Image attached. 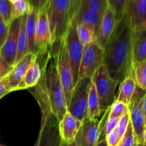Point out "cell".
Listing matches in <instances>:
<instances>
[{"label": "cell", "mask_w": 146, "mask_h": 146, "mask_svg": "<svg viewBox=\"0 0 146 146\" xmlns=\"http://www.w3.org/2000/svg\"><path fill=\"white\" fill-rule=\"evenodd\" d=\"M37 10L31 7L29 12L27 14L26 20V34L28 41L29 52L36 54L35 30Z\"/></svg>", "instance_id": "cell-22"}, {"label": "cell", "mask_w": 146, "mask_h": 146, "mask_svg": "<svg viewBox=\"0 0 146 146\" xmlns=\"http://www.w3.org/2000/svg\"><path fill=\"white\" fill-rule=\"evenodd\" d=\"M41 146H61L58 131V121L53 114L50 115L45 125L40 128Z\"/></svg>", "instance_id": "cell-20"}, {"label": "cell", "mask_w": 146, "mask_h": 146, "mask_svg": "<svg viewBox=\"0 0 146 146\" xmlns=\"http://www.w3.org/2000/svg\"><path fill=\"white\" fill-rule=\"evenodd\" d=\"M95 86L101 113L109 109L115 101V90L118 84L108 72L105 64H103L91 78Z\"/></svg>", "instance_id": "cell-5"}, {"label": "cell", "mask_w": 146, "mask_h": 146, "mask_svg": "<svg viewBox=\"0 0 146 146\" xmlns=\"http://www.w3.org/2000/svg\"><path fill=\"white\" fill-rule=\"evenodd\" d=\"M30 3V5L31 7H33L35 9L38 10L39 9V4L40 0H29Z\"/></svg>", "instance_id": "cell-41"}, {"label": "cell", "mask_w": 146, "mask_h": 146, "mask_svg": "<svg viewBox=\"0 0 146 146\" xmlns=\"http://www.w3.org/2000/svg\"><path fill=\"white\" fill-rule=\"evenodd\" d=\"M61 146H81V145H80V143H79V140H78V138L76 136L75 141L70 144H66L61 141Z\"/></svg>", "instance_id": "cell-40"}, {"label": "cell", "mask_w": 146, "mask_h": 146, "mask_svg": "<svg viewBox=\"0 0 146 146\" xmlns=\"http://www.w3.org/2000/svg\"><path fill=\"white\" fill-rule=\"evenodd\" d=\"M119 93L117 96V101L122 102L126 106H129L135 93L136 85L133 76L125 78L120 84Z\"/></svg>", "instance_id": "cell-23"}, {"label": "cell", "mask_w": 146, "mask_h": 146, "mask_svg": "<svg viewBox=\"0 0 146 146\" xmlns=\"http://www.w3.org/2000/svg\"><path fill=\"white\" fill-rule=\"evenodd\" d=\"M105 141L108 146H118L121 138L115 129L106 136Z\"/></svg>", "instance_id": "cell-36"}, {"label": "cell", "mask_w": 146, "mask_h": 146, "mask_svg": "<svg viewBox=\"0 0 146 146\" xmlns=\"http://www.w3.org/2000/svg\"><path fill=\"white\" fill-rule=\"evenodd\" d=\"M115 17L113 11L107 6L103 15L101 26L95 40L102 48H105L115 29Z\"/></svg>", "instance_id": "cell-19"}, {"label": "cell", "mask_w": 146, "mask_h": 146, "mask_svg": "<svg viewBox=\"0 0 146 146\" xmlns=\"http://www.w3.org/2000/svg\"><path fill=\"white\" fill-rule=\"evenodd\" d=\"M9 1H10V2L11 3V4H14V2H16V1H17V0H8Z\"/></svg>", "instance_id": "cell-48"}, {"label": "cell", "mask_w": 146, "mask_h": 146, "mask_svg": "<svg viewBox=\"0 0 146 146\" xmlns=\"http://www.w3.org/2000/svg\"><path fill=\"white\" fill-rule=\"evenodd\" d=\"M107 6L113 11L115 17V21L118 22L122 19L125 14L128 0H106Z\"/></svg>", "instance_id": "cell-28"}, {"label": "cell", "mask_w": 146, "mask_h": 146, "mask_svg": "<svg viewBox=\"0 0 146 146\" xmlns=\"http://www.w3.org/2000/svg\"><path fill=\"white\" fill-rule=\"evenodd\" d=\"M145 91L136 86L131 104L128 106L130 121L133 130L135 141L138 146L143 145V133L145 128V117L143 110V102Z\"/></svg>", "instance_id": "cell-8"}, {"label": "cell", "mask_w": 146, "mask_h": 146, "mask_svg": "<svg viewBox=\"0 0 146 146\" xmlns=\"http://www.w3.org/2000/svg\"><path fill=\"white\" fill-rule=\"evenodd\" d=\"M129 122L130 115L129 111H128L127 113H125V115H123L122 117L120 118L119 121H118V125H117L116 128H115V131H117V133H118V135H119L121 139L122 138V137L123 136L124 134H125L127 128H128Z\"/></svg>", "instance_id": "cell-35"}, {"label": "cell", "mask_w": 146, "mask_h": 146, "mask_svg": "<svg viewBox=\"0 0 146 146\" xmlns=\"http://www.w3.org/2000/svg\"><path fill=\"white\" fill-rule=\"evenodd\" d=\"M9 25H7L0 17V49L2 47L6 38H7V34H8Z\"/></svg>", "instance_id": "cell-38"}, {"label": "cell", "mask_w": 146, "mask_h": 146, "mask_svg": "<svg viewBox=\"0 0 146 146\" xmlns=\"http://www.w3.org/2000/svg\"><path fill=\"white\" fill-rule=\"evenodd\" d=\"M50 50L55 54L58 77L64 89L68 108L74 91V84L65 37L60 41L52 43Z\"/></svg>", "instance_id": "cell-4"}, {"label": "cell", "mask_w": 146, "mask_h": 146, "mask_svg": "<svg viewBox=\"0 0 146 146\" xmlns=\"http://www.w3.org/2000/svg\"><path fill=\"white\" fill-rule=\"evenodd\" d=\"M118 146H138L135 141L133 130L131 121L129 122L126 131L121 139Z\"/></svg>", "instance_id": "cell-34"}, {"label": "cell", "mask_w": 146, "mask_h": 146, "mask_svg": "<svg viewBox=\"0 0 146 146\" xmlns=\"http://www.w3.org/2000/svg\"><path fill=\"white\" fill-rule=\"evenodd\" d=\"M31 7L29 0H17L12 4L11 21L27 15L31 10Z\"/></svg>", "instance_id": "cell-29"}, {"label": "cell", "mask_w": 146, "mask_h": 146, "mask_svg": "<svg viewBox=\"0 0 146 146\" xmlns=\"http://www.w3.org/2000/svg\"><path fill=\"white\" fill-rule=\"evenodd\" d=\"M107 7L106 0H86L82 8H86L104 15ZM81 8V9H82Z\"/></svg>", "instance_id": "cell-30"}, {"label": "cell", "mask_w": 146, "mask_h": 146, "mask_svg": "<svg viewBox=\"0 0 146 146\" xmlns=\"http://www.w3.org/2000/svg\"><path fill=\"white\" fill-rule=\"evenodd\" d=\"M101 112L99 107L98 95L95 86L91 82L88 97V114L87 118L91 120H97L101 115Z\"/></svg>", "instance_id": "cell-25"}, {"label": "cell", "mask_w": 146, "mask_h": 146, "mask_svg": "<svg viewBox=\"0 0 146 146\" xmlns=\"http://www.w3.org/2000/svg\"><path fill=\"white\" fill-rule=\"evenodd\" d=\"M21 18L12 20L9 24V30L7 38L0 49V54L7 64L13 66L15 64L17 51L19 31Z\"/></svg>", "instance_id": "cell-12"}, {"label": "cell", "mask_w": 146, "mask_h": 146, "mask_svg": "<svg viewBox=\"0 0 146 146\" xmlns=\"http://www.w3.org/2000/svg\"><path fill=\"white\" fill-rule=\"evenodd\" d=\"M26 20H27V15L21 17L19 31L17 51L15 64L18 62L19 61H20L26 54L29 53L28 48V41H27V34H26Z\"/></svg>", "instance_id": "cell-24"}, {"label": "cell", "mask_w": 146, "mask_h": 146, "mask_svg": "<svg viewBox=\"0 0 146 146\" xmlns=\"http://www.w3.org/2000/svg\"><path fill=\"white\" fill-rule=\"evenodd\" d=\"M133 64L146 61V27L132 28Z\"/></svg>", "instance_id": "cell-17"}, {"label": "cell", "mask_w": 146, "mask_h": 146, "mask_svg": "<svg viewBox=\"0 0 146 146\" xmlns=\"http://www.w3.org/2000/svg\"><path fill=\"white\" fill-rule=\"evenodd\" d=\"M91 78L79 79L74 86L67 111L76 119L84 122L88 114V97Z\"/></svg>", "instance_id": "cell-7"}, {"label": "cell", "mask_w": 146, "mask_h": 146, "mask_svg": "<svg viewBox=\"0 0 146 146\" xmlns=\"http://www.w3.org/2000/svg\"><path fill=\"white\" fill-rule=\"evenodd\" d=\"M132 27L126 16L115 24L113 34L104 48V64L110 76L118 85L125 78L133 76Z\"/></svg>", "instance_id": "cell-1"}, {"label": "cell", "mask_w": 146, "mask_h": 146, "mask_svg": "<svg viewBox=\"0 0 146 146\" xmlns=\"http://www.w3.org/2000/svg\"><path fill=\"white\" fill-rule=\"evenodd\" d=\"M103 15L99 13L86 8H82L76 19V23H84L88 25L94 30L96 36Z\"/></svg>", "instance_id": "cell-21"}, {"label": "cell", "mask_w": 146, "mask_h": 146, "mask_svg": "<svg viewBox=\"0 0 146 146\" xmlns=\"http://www.w3.org/2000/svg\"><path fill=\"white\" fill-rule=\"evenodd\" d=\"M100 121L87 118L83 122L82 127L77 137L81 146H96L100 136Z\"/></svg>", "instance_id": "cell-14"}, {"label": "cell", "mask_w": 146, "mask_h": 146, "mask_svg": "<svg viewBox=\"0 0 146 146\" xmlns=\"http://www.w3.org/2000/svg\"><path fill=\"white\" fill-rule=\"evenodd\" d=\"M86 1V0H69L68 15L70 24L73 22H76V19Z\"/></svg>", "instance_id": "cell-32"}, {"label": "cell", "mask_w": 146, "mask_h": 146, "mask_svg": "<svg viewBox=\"0 0 146 146\" xmlns=\"http://www.w3.org/2000/svg\"><path fill=\"white\" fill-rule=\"evenodd\" d=\"M125 15L132 28L146 27V0H128Z\"/></svg>", "instance_id": "cell-15"}, {"label": "cell", "mask_w": 146, "mask_h": 146, "mask_svg": "<svg viewBox=\"0 0 146 146\" xmlns=\"http://www.w3.org/2000/svg\"><path fill=\"white\" fill-rule=\"evenodd\" d=\"M129 111L128 106L125 104H123L122 102L115 100L113 105L109 109L108 112V116L116 117V118H121L123 115Z\"/></svg>", "instance_id": "cell-33"}, {"label": "cell", "mask_w": 146, "mask_h": 146, "mask_svg": "<svg viewBox=\"0 0 146 146\" xmlns=\"http://www.w3.org/2000/svg\"><path fill=\"white\" fill-rule=\"evenodd\" d=\"M44 7L49 23L52 44L64 38L69 28V0H48Z\"/></svg>", "instance_id": "cell-3"}, {"label": "cell", "mask_w": 146, "mask_h": 146, "mask_svg": "<svg viewBox=\"0 0 146 146\" xmlns=\"http://www.w3.org/2000/svg\"><path fill=\"white\" fill-rule=\"evenodd\" d=\"M34 146H41V135L38 134V138H37V141L36 142V143L34 144Z\"/></svg>", "instance_id": "cell-44"}, {"label": "cell", "mask_w": 146, "mask_h": 146, "mask_svg": "<svg viewBox=\"0 0 146 146\" xmlns=\"http://www.w3.org/2000/svg\"><path fill=\"white\" fill-rule=\"evenodd\" d=\"M12 4L8 0H0V17L7 24L11 21Z\"/></svg>", "instance_id": "cell-31"}, {"label": "cell", "mask_w": 146, "mask_h": 146, "mask_svg": "<svg viewBox=\"0 0 146 146\" xmlns=\"http://www.w3.org/2000/svg\"><path fill=\"white\" fill-rule=\"evenodd\" d=\"M143 110L144 117H145V126H146V91H145V95H144L143 102Z\"/></svg>", "instance_id": "cell-43"}, {"label": "cell", "mask_w": 146, "mask_h": 146, "mask_svg": "<svg viewBox=\"0 0 146 146\" xmlns=\"http://www.w3.org/2000/svg\"><path fill=\"white\" fill-rule=\"evenodd\" d=\"M82 125L83 122L76 119L67 111L62 119L58 122V131L61 141L66 144L74 142Z\"/></svg>", "instance_id": "cell-13"}, {"label": "cell", "mask_w": 146, "mask_h": 146, "mask_svg": "<svg viewBox=\"0 0 146 146\" xmlns=\"http://www.w3.org/2000/svg\"><path fill=\"white\" fill-rule=\"evenodd\" d=\"M76 33L83 46L88 45L95 40L96 34L94 30L84 23H77Z\"/></svg>", "instance_id": "cell-26"}, {"label": "cell", "mask_w": 146, "mask_h": 146, "mask_svg": "<svg viewBox=\"0 0 146 146\" xmlns=\"http://www.w3.org/2000/svg\"><path fill=\"white\" fill-rule=\"evenodd\" d=\"M65 38L75 86L78 81V71L84 49V46L81 44L77 36L76 23L73 22L70 24Z\"/></svg>", "instance_id": "cell-9"}, {"label": "cell", "mask_w": 146, "mask_h": 146, "mask_svg": "<svg viewBox=\"0 0 146 146\" xmlns=\"http://www.w3.org/2000/svg\"><path fill=\"white\" fill-rule=\"evenodd\" d=\"M50 49L36 54L34 61L27 70L24 78L17 86L16 91L34 88L41 78L44 70L49 57Z\"/></svg>", "instance_id": "cell-10"}, {"label": "cell", "mask_w": 146, "mask_h": 146, "mask_svg": "<svg viewBox=\"0 0 146 146\" xmlns=\"http://www.w3.org/2000/svg\"><path fill=\"white\" fill-rule=\"evenodd\" d=\"M35 56L36 54L30 52L28 53L20 61H19L13 66L11 71L7 75L10 88H11V92L15 91L17 90V86L23 79Z\"/></svg>", "instance_id": "cell-18"}, {"label": "cell", "mask_w": 146, "mask_h": 146, "mask_svg": "<svg viewBox=\"0 0 146 146\" xmlns=\"http://www.w3.org/2000/svg\"><path fill=\"white\" fill-rule=\"evenodd\" d=\"M133 78L136 86L146 91V61L133 64Z\"/></svg>", "instance_id": "cell-27"}, {"label": "cell", "mask_w": 146, "mask_h": 146, "mask_svg": "<svg viewBox=\"0 0 146 146\" xmlns=\"http://www.w3.org/2000/svg\"><path fill=\"white\" fill-rule=\"evenodd\" d=\"M142 146H146V126L144 130L143 133V145Z\"/></svg>", "instance_id": "cell-46"}, {"label": "cell", "mask_w": 146, "mask_h": 146, "mask_svg": "<svg viewBox=\"0 0 146 146\" xmlns=\"http://www.w3.org/2000/svg\"><path fill=\"white\" fill-rule=\"evenodd\" d=\"M34 88V90L32 94H34V97L36 99L38 106L40 107V109H41V128H43L45 125L46 123L47 120L49 118L50 115L53 114L51 102H50L49 97H48V93H47L44 75H42V77L40 79V81Z\"/></svg>", "instance_id": "cell-16"}, {"label": "cell", "mask_w": 146, "mask_h": 146, "mask_svg": "<svg viewBox=\"0 0 146 146\" xmlns=\"http://www.w3.org/2000/svg\"><path fill=\"white\" fill-rule=\"evenodd\" d=\"M43 75L51 102L52 113L59 122L66 113L67 105L64 89L58 77L55 54L51 50Z\"/></svg>", "instance_id": "cell-2"}, {"label": "cell", "mask_w": 146, "mask_h": 146, "mask_svg": "<svg viewBox=\"0 0 146 146\" xmlns=\"http://www.w3.org/2000/svg\"><path fill=\"white\" fill-rule=\"evenodd\" d=\"M47 1L48 0H40V4H39V9L42 8V7H44V6H45V4H46Z\"/></svg>", "instance_id": "cell-45"}, {"label": "cell", "mask_w": 146, "mask_h": 146, "mask_svg": "<svg viewBox=\"0 0 146 146\" xmlns=\"http://www.w3.org/2000/svg\"><path fill=\"white\" fill-rule=\"evenodd\" d=\"M51 46V36L49 23L45 7L37 10L35 30L36 54L50 49Z\"/></svg>", "instance_id": "cell-11"}, {"label": "cell", "mask_w": 146, "mask_h": 146, "mask_svg": "<svg viewBox=\"0 0 146 146\" xmlns=\"http://www.w3.org/2000/svg\"><path fill=\"white\" fill-rule=\"evenodd\" d=\"M11 68H12V67H11ZM11 69L0 70V81H1V80H2L4 77H6L7 75H8L9 73V71H11Z\"/></svg>", "instance_id": "cell-42"}, {"label": "cell", "mask_w": 146, "mask_h": 146, "mask_svg": "<svg viewBox=\"0 0 146 146\" xmlns=\"http://www.w3.org/2000/svg\"><path fill=\"white\" fill-rule=\"evenodd\" d=\"M11 92L9 82L7 76L0 81V99Z\"/></svg>", "instance_id": "cell-37"}, {"label": "cell", "mask_w": 146, "mask_h": 146, "mask_svg": "<svg viewBox=\"0 0 146 146\" xmlns=\"http://www.w3.org/2000/svg\"><path fill=\"white\" fill-rule=\"evenodd\" d=\"M11 67L9 66L8 64L6 63V61H4V59L3 58V57L1 56V54H0V70H9L11 69Z\"/></svg>", "instance_id": "cell-39"}, {"label": "cell", "mask_w": 146, "mask_h": 146, "mask_svg": "<svg viewBox=\"0 0 146 146\" xmlns=\"http://www.w3.org/2000/svg\"><path fill=\"white\" fill-rule=\"evenodd\" d=\"M96 146H108V145H107L106 141H101V142H98V143H97Z\"/></svg>", "instance_id": "cell-47"}, {"label": "cell", "mask_w": 146, "mask_h": 146, "mask_svg": "<svg viewBox=\"0 0 146 146\" xmlns=\"http://www.w3.org/2000/svg\"><path fill=\"white\" fill-rule=\"evenodd\" d=\"M104 49L96 40L84 46L78 71V80L91 78L97 70L104 64Z\"/></svg>", "instance_id": "cell-6"}]
</instances>
